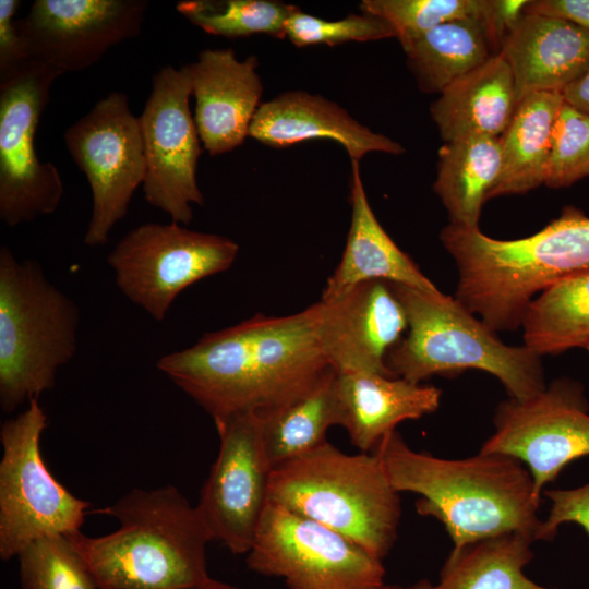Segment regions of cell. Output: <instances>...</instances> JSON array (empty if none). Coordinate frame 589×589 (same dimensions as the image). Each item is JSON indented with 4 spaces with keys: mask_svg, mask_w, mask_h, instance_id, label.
Listing matches in <instances>:
<instances>
[{
    "mask_svg": "<svg viewBox=\"0 0 589 589\" xmlns=\"http://www.w3.org/2000/svg\"><path fill=\"white\" fill-rule=\"evenodd\" d=\"M157 369L215 425L245 412L265 414L310 390L334 370L324 356L313 306L286 316H254L204 334L159 358Z\"/></svg>",
    "mask_w": 589,
    "mask_h": 589,
    "instance_id": "6da1fadb",
    "label": "cell"
},
{
    "mask_svg": "<svg viewBox=\"0 0 589 589\" xmlns=\"http://www.w3.org/2000/svg\"><path fill=\"white\" fill-rule=\"evenodd\" d=\"M392 486L411 492L419 515L437 519L446 529L453 549L503 534L536 536L542 519L528 468L517 458L481 452L448 459L412 449L395 430L373 448Z\"/></svg>",
    "mask_w": 589,
    "mask_h": 589,
    "instance_id": "7a4b0ae2",
    "label": "cell"
},
{
    "mask_svg": "<svg viewBox=\"0 0 589 589\" xmlns=\"http://www.w3.org/2000/svg\"><path fill=\"white\" fill-rule=\"evenodd\" d=\"M440 238L457 266L455 298L495 333L516 330L538 294L589 271V217L574 206L526 238L500 240L453 224Z\"/></svg>",
    "mask_w": 589,
    "mask_h": 589,
    "instance_id": "3957f363",
    "label": "cell"
},
{
    "mask_svg": "<svg viewBox=\"0 0 589 589\" xmlns=\"http://www.w3.org/2000/svg\"><path fill=\"white\" fill-rule=\"evenodd\" d=\"M94 513L115 517V531L65 534L99 589H191L214 578L206 548L213 541L196 506L173 485L133 489Z\"/></svg>",
    "mask_w": 589,
    "mask_h": 589,
    "instance_id": "277c9868",
    "label": "cell"
},
{
    "mask_svg": "<svg viewBox=\"0 0 589 589\" xmlns=\"http://www.w3.org/2000/svg\"><path fill=\"white\" fill-rule=\"evenodd\" d=\"M389 284L408 322L406 335L386 356L395 377L421 383L433 375L476 369L495 376L513 399L545 388L541 357L525 345L504 344L456 298Z\"/></svg>",
    "mask_w": 589,
    "mask_h": 589,
    "instance_id": "5b68a950",
    "label": "cell"
},
{
    "mask_svg": "<svg viewBox=\"0 0 589 589\" xmlns=\"http://www.w3.org/2000/svg\"><path fill=\"white\" fill-rule=\"evenodd\" d=\"M269 502L336 530L382 561L397 539L399 493L374 453L349 455L327 441L273 469Z\"/></svg>",
    "mask_w": 589,
    "mask_h": 589,
    "instance_id": "8992f818",
    "label": "cell"
},
{
    "mask_svg": "<svg viewBox=\"0 0 589 589\" xmlns=\"http://www.w3.org/2000/svg\"><path fill=\"white\" fill-rule=\"evenodd\" d=\"M76 302L34 260L0 248V406L12 412L51 389L76 354Z\"/></svg>",
    "mask_w": 589,
    "mask_h": 589,
    "instance_id": "52a82bcc",
    "label": "cell"
},
{
    "mask_svg": "<svg viewBox=\"0 0 589 589\" xmlns=\"http://www.w3.org/2000/svg\"><path fill=\"white\" fill-rule=\"evenodd\" d=\"M47 416L38 398L0 430V557L17 555L48 536L81 531L89 503L73 495L47 468L40 437Z\"/></svg>",
    "mask_w": 589,
    "mask_h": 589,
    "instance_id": "ba28073f",
    "label": "cell"
},
{
    "mask_svg": "<svg viewBox=\"0 0 589 589\" xmlns=\"http://www.w3.org/2000/svg\"><path fill=\"white\" fill-rule=\"evenodd\" d=\"M239 245L231 239L182 225L146 223L125 233L107 262L117 287L157 322L188 287L229 269Z\"/></svg>",
    "mask_w": 589,
    "mask_h": 589,
    "instance_id": "9c48e42d",
    "label": "cell"
},
{
    "mask_svg": "<svg viewBox=\"0 0 589 589\" xmlns=\"http://www.w3.org/2000/svg\"><path fill=\"white\" fill-rule=\"evenodd\" d=\"M247 565L281 578L288 589H373L385 584L382 560L336 530L272 502Z\"/></svg>",
    "mask_w": 589,
    "mask_h": 589,
    "instance_id": "30bf717a",
    "label": "cell"
},
{
    "mask_svg": "<svg viewBox=\"0 0 589 589\" xmlns=\"http://www.w3.org/2000/svg\"><path fill=\"white\" fill-rule=\"evenodd\" d=\"M64 145L85 175L92 212L84 243H107L112 228L128 214L134 192L143 184L146 161L140 118L128 96L112 92L71 124Z\"/></svg>",
    "mask_w": 589,
    "mask_h": 589,
    "instance_id": "8fae6325",
    "label": "cell"
},
{
    "mask_svg": "<svg viewBox=\"0 0 589 589\" xmlns=\"http://www.w3.org/2000/svg\"><path fill=\"white\" fill-rule=\"evenodd\" d=\"M58 70L32 61L0 85V219L16 227L52 214L63 196L58 168L43 163L35 135Z\"/></svg>",
    "mask_w": 589,
    "mask_h": 589,
    "instance_id": "7c38bea8",
    "label": "cell"
},
{
    "mask_svg": "<svg viewBox=\"0 0 589 589\" xmlns=\"http://www.w3.org/2000/svg\"><path fill=\"white\" fill-rule=\"evenodd\" d=\"M191 96L184 71L166 65L154 74L139 117L146 161L144 197L180 225L191 223L192 205L204 204L196 178L202 142L190 110Z\"/></svg>",
    "mask_w": 589,
    "mask_h": 589,
    "instance_id": "4fadbf2b",
    "label": "cell"
},
{
    "mask_svg": "<svg viewBox=\"0 0 589 589\" xmlns=\"http://www.w3.org/2000/svg\"><path fill=\"white\" fill-rule=\"evenodd\" d=\"M493 423L480 450L519 459L541 496L566 465L589 456V405L575 381L555 380L529 398L502 401Z\"/></svg>",
    "mask_w": 589,
    "mask_h": 589,
    "instance_id": "5bb4252c",
    "label": "cell"
},
{
    "mask_svg": "<svg viewBox=\"0 0 589 589\" xmlns=\"http://www.w3.org/2000/svg\"><path fill=\"white\" fill-rule=\"evenodd\" d=\"M215 426L219 449L195 506L213 541L235 554H248L269 502L273 471L262 421L245 412Z\"/></svg>",
    "mask_w": 589,
    "mask_h": 589,
    "instance_id": "9a60e30c",
    "label": "cell"
},
{
    "mask_svg": "<svg viewBox=\"0 0 589 589\" xmlns=\"http://www.w3.org/2000/svg\"><path fill=\"white\" fill-rule=\"evenodd\" d=\"M147 8L146 0H36L15 24L32 61L64 74L139 36Z\"/></svg>",
    "mask_w": 589,
    "mask_h": 589,
    "instance_id": "2e32d148",
    "label": "cell"
},
{
    "mask_svg": "<svg viewBox=\"0 0 589 589\" xmlns=\"http://www.w3.org/2000/svg\"><path fill=\"white\" fill-rule=\"evenodd\" d=\"M312 306L322 351L337 373L394 376L386 356L408 322L389 283L364 281Z\"/></svg>",
    "mask_w": 589,
    "mask_h": 589,
    "instance_id": "e0dca14e",
    "label": "cell"
},
{
    "mask_svg": "<svg viewBox=\"0 0 589 589\" xmlns=\"http://www.w3.org/2000/svg\"><path fill=\"white\" fill-rule=\"evenodd\" d=\"M257 58L238 60L230 49H204L195 62L181 67L195 99L194 121L211 156L242 145L261 106L263 85Z\"/></svg>",
    "mask_w": 589,
    "mask_h": 589,
    "instance_id": "ac0fdd59",
    "label": "cell"
},
{
    "mask_svg": "<svg viewBox=\"0 0 589 589\" xmlns=\"http://www.w3.org/2000/svg\"><path fill=\"white\" fill-rule=\"evenodd\" d=\"M249 136L275 148L315 139L332 140L346 149L351 161H360L372 152L392 155L405 152L401 144L373 132L336 103L304 91L286 92L262 103Z\"/></svg>",
    "mask_w": 589,
    "mask_h": 589,
    "instance_id": "d6986e66",
    "label": "cell"
},
{
    "mask_svg": "<svg viewBox=\"0 0 589 589\" xmlns=\"http://www.w3.org/2000/svg\"><path fill=\"white\" fill-rule=\"evenodd\" d=\"M512 71L517 103L561 93L589 67V33L558 17L524 13L500 52Z\"/></svg>",
    "mask_w": 589,
    "mask_h": 589,
    "instance_id": "ffe728a7",
    "label": "cell"
},
{
    "mask_svg": "<svg viewBox=\"0 0 589 589\" xmlns=\"http://www.w3.org/2000/svg\"><path fill=\"white\" fill-rule=\"evenodd\" d=\"M336 385L340 426L363 453L372 452L398 423L435 412L442 396L433 385L380 373H337Z\"/></svg>",
    "mask_w": 589,
    "mask_h": 589,
    "instance_id": "44dd1931",
    "label": "cell"
},
{
    "mask_svg": "<svg viewBox=\"0 0 589 589\" xmlns=\"http://www.w3.org/2000/svg\"><path fill=\"white\" fill-rule=\"evenodd\" d=\"M350 204L351 221L345 250L339 264L327 278L321 299L337 297L370 280L425 291L438 290L378 223L364 190L359 161H351Z\"/></svg>",
    "mask_w": 589,
    "mask_h": 589,
    "instance_id": "7402d4cb",
    "label": "cell"
},
{
    "mask_svg": "<svg viewBox=\"0 0 589 589\" xmlns=\"http://www.w3.org/2000/svg\"><path fill=\"white\" fill-rule=\"evenodd\" d=\"M509 65L501 53L447 86L430 112L445 142L470 136L500 137L517 107Z\"/></svg>",
    "mask_w": 589,
    "mask_h": 589,
    "instance_id": "603a6c76",
    "label": "cell"
},
{
    "mask_svg": "<svg viewBox=\"0 0 589 589\" xmlns=\"http://www.w3.org/2000/svg\"><path fill=\"white\" fill-rule=\"evenodd\" d=\"M564 99L561 93L542 92L524 97L500 136V176L488 200L522 194L544 184L552 132Z\"/></svg>",
    "mask_w": 589,
    "mask_h": 589,
    "instance_id": "cb8c5ba5",
    "label": "cell"
},
{
    "mask_svg": "<svg viewBox=\"0 0 589 589\" xmlns=\"http://www.w3.org/2000/svg\"><path fill=\"white\" fill-rule=\"evenodd\" d=\"M531 536L508 532L452 549L438 581L421 579L404 589H552L524 572L533 560Z\"/></svg>",
    "mask_w": 589,
    "mask_h": 589,
    "instance_id": "d4e9b609",
    "label": "cell"
},
{
    "mask_svg": "<svg viewBox=\"0 0 589 589\" xmlns=\"http://www.w3.org/2000/svg\"><path fill=\"white\" fill-rule=\"evenodd\" d=\"M500 137L470 136L445 142L433 184L450 223L479 228L481 209L501 170Z\"/></svg>",
    "mask_w": 589,
    "mask_h": 589,
    "instance_id": "484cf974",
    "label": "cell"
},
{
    "mask_svg": "<svg viewBox=\"0 0 589 589\" xmlns=\"http://www.w3.org/2000/svg\"><path fill=\"white\" fill-rule=\"evenodd\" d=\"M336 371L326 373L310 390L265 414L262 421L264 447L273 467H278L321 446L326 432L341 424Z\"/></svg>",
    "mask_w": 589,
    "mask_h": 589,
    "instance_id": "4316f807",
    "label": "cell"
},
{
    "mask_svg": "<svg viewBox=\"0 0 589 589\" xmlns=\"http://www.w3.org/2000/svg\"><path fill=\"white\" fill-rule=\"evenodd\" d=\"M404 51L420 89L437 94L493 56L476 16L443 23Z\"/></svg>",
    "mask_w": 589,
    "mask_h": 589,
    "instance_id": "83f0119b",
    "label": "cell"
},
{
    "mask_svg": "<svg viewBox=\"0 0 589 589\" xmlns=\"http://www.w3.org/2000/svg\"><path fill=\"white\" fill-rule=\"evenodd\" d=\"M524 345L542 357L589 344V271L553 284L528 305Z\"/></svg>",
    "mask_w": 589,
    "mask_h": 589,
    "instance_id": "f1b7e54d",
    "label": "cell"
},
{
    "mask_svg": "<svg viewBox=\"0 0 589 589\" xmlns=\"http://www.w3.org/2000/svg\"><path fill=\"white\" fill-rule=\"evenodd\" d=\"M298 7L271 0H182L177 11L204 32L227 38L256 34L286 38V23Z\"/></svg>",
    "mask_w": 589,
    "mask_h": 589,
    "instance_id": "f546056e",
    "label": "cell"
},
{
    "mask_svg": "<svg viewBox=\"0 0 589 589\" xmlns=\"http://www.w3.org/2000/svg\"><path fill=\"white\" fill-rule=\"evenodd\" d=\"M22 589H99L84 560L65 536H48L19 555Z\"/></svg>",
    "mask_w": 589,
    "mask_h": 589,
    "instance_id": "4dcf8cb0",
    "label": "cell"
},
{
    "mask_svg": "<svg viewBox=\"0 0 589 589\" xmlns=\"http://www.w3.org/2000/svg\"><path fill=\"white\" fill-rule=\"evenodd\" d=\"M482 0H363L360 10L387 22L402 49L452 20L477 16Z\"/></svg>",
    "mask_w": 589,
    "mask_h": 589,
    "instance_id": "1f68e13d",
    "label": "cell"
},
{
    "mask_svg": "<svg viewBox=\"0 0 589 589\" xmlns=\"http://www.w3.org/2000/svg\"><path fill=\"white\" fill-rule=\"evenodd\" d=\"M589 176V116L564 101L554 123L544 184L567 188Z\"/></svg>",
    "mask_w": 589,
    "mask_h": 589,
    "instance_id": "d6a6232c",
    "label": "cell"
},
{
    "mask_svg": "<svg viewBox=\"0 0 589 589\" xmlns=\"http://www.w3.org/2000/svg\"><path fill=\"white\" fill-rule=\"evenodd\" d=\"M395 37L390 25L368 13L325 20L297 8L286 23V38L297 47L318 44L335 46L348 41H371Z\"/></svg>",
    "mask_w": 589,
    "mask_h": 589,
    "instance_id": "836d02e7",
    "label": "cell"
},
{
    "mask_svg": "<svg viewBox=\"0 0 589 589\" xmlns=\"http://www.w3.org/2000/svg\"><path fill=\"white\" fill-rule=\"evenodd\" d=\"M551 507L542 519L536 541H551L563 524L580 526L589 537V482L574 489L545 490Z\"/></svg>",
    "mask_w": 589,
    "mask_h": 589,
    "instance_id": "e575fe53",
    "label": "cell"
},
{
    "mask_svg": "<svg viewBox=\"0 0 589 589\" xmlns=\"http://www.w3.org/2000/svg\"><path fill=\"white\" fill-rule=\"evenodd\" d=\"M19 0H0V85L16 77L31 62L14 20Z\"/></svg>",
    "mask_w": 589,
    "mask_h": 589,
    "instance_id": "d590c367",
    "label": "cell"
},
{
    "mask_svg": "<svg viewBox=\"0 0 589 589\" xmlns=\"http://www.w3.org/2000/svg\"><path fill=\"white\" fill-rule=\"evenodd\" d=\"M526 0H482L476 16L482 25L493 55L501 52L503 45L525 13Z\"/></svg>",
    "mask_w": 589,
    "mask_h": 589,
    "instance_id": "8d00e7d4",
    "label": "cell"
},
{
    "mask_svg": "<svg viewBox=\"0 0 589 589\" xmlns=\"http://www.w3.org/2000/svg\"><path fill=\"white\" fill-rule=\"evenodd\" d=\"M525 12L566 20L589 33V0L528 1Z\"/></svg>",
    "mask_w": 589,
    "mask_h": 589,
    "instance_id": "74e56055",
    "label": "cell"
},
{
    "mask_svg": "<svg viewBox=\"0 0 589 589\" xmlns=\"http://www.w3.org/2000/svg\"><path fill=\"white\" fill-rule=\"evenodd\" d=\"M562 96L566 104L589 116V67L562 92Z\"/></svg>",
    "mask_w": 589,
    "mask_h": 589,
    "instance_id": "f35d334b",
    "label": "cell"
},
{
    "mask_svg": "<svg viewBox=\"0 0 589 589\" xmlns=\"http://www.w3.org/2000/svg\"><path fill=\"white\" fill-rule=\"evenodd\" d=\"M191 589H241V588L236 587L233 585H229V584L219 581V580H216V579H213L211 582H208V584H206L204 586L195 587V588H191Z\"/></svg>",
    "mask_w": 589,
    "mask_h": 589,
    "instance_id": "ab89813d",
    "label": "cell"
},
{
    "mask_svg": "<svg viewBox=\"0 0 589 589\" xmlns=\"http://www.w3.org/2000/svg\"><path fill=\"white\" fill-rule=\"evenodd\" d=\"M373 589H404L402 586H398V585H382L380 587H376V588H373Z\"/></svg>",
    "mask_w": 589,
    "mask_h": 589,
    "instance_id": "60d3db41",
    "label": "cell"
},
{
    "mask_svg": "<svg viewBox=\"0 0 589 589\" xmlns=\"http://www.w3.org/2000/svg\"><path fill=\"white\" fill-rule=\"evenodd\" d=\"M585 348L589 351V344Z\"/></svg>",
    "mask_w": 589,
    "mask_h": 589,
    "instance_id": "b9f144b4",
    "label": "cell"
}]
</instances>
